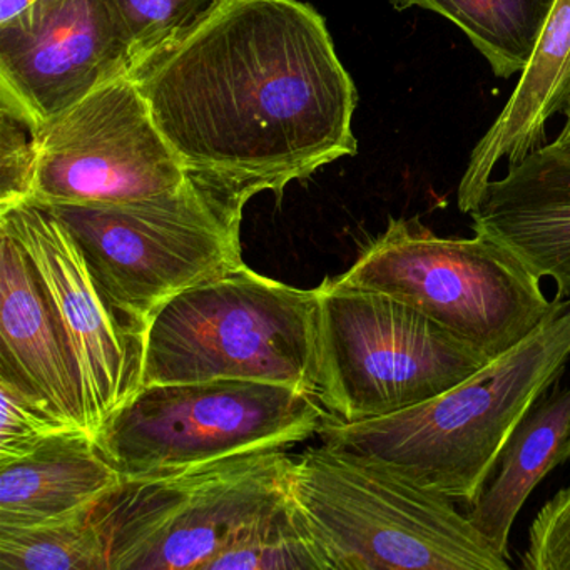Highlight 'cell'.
<instances>
[{
	"instance_id": "cell-1",
	"label": "cell",
	"mask_w": 570,
	"mask_h": 570,
	"mask_svg": "<svg viewBox=\"0 0 570 570\" xmlns=\"http://www.w3.org/2000/svg\"><path fill=\"white\" fill-rule=\"evenodd\" d=\"M132 78L189 178L243 212L356 155V95L299 0H223Z\"/></svg>"
},
{
	"instance_id": "cell-2",
	"label": "cell",
	"mask_w": 570,
	"mask_h": 570,
	"mask_svg": "<svg viewBox=\"0 0 570 570\" xmlns=\"http://www.w3.org/2000/svg\"><path fill=\"white\" fill-rule=\"evenodd\" d=\"M570 360V298L522 342L422 405L345 423L330 416L323 445L368 456L420 487L466 507L492 479L513 430L549 392Z\"/></svg>"
},
{
	"instance_id": "cell-3",
	"label": "cell",
	"mask_w": 570,
	"mask_h": 570,
	"mask_svg": "<svg viewBox=\"0 0 570 570\" xmlns=\"http://www.w3.org/2000/svg\"><path fill=\"white\" fill-rule=\"evenodd\" d=\"M289 495L332 570H507L455 500L368 456L322 445L295 456Z\"/></svg>"
},
{
	"instance_id": "cell-4",
	"label": "cell",
	"mask_w": 570,
	"mask_h": 570,
	"mask_svg": "<svg viewBox=\"0 0 570 570\" xmlns=\"http://www.w3.org/2000/svg\"><path fill=\"white\" fill-rule=\"evenodd\" d=\"M318 286L295 288L242 266L156 313L142 386L248 380L318 396Z\"/></svg>"
},
{
	"instance_id": "cell-5",
	"label": "cell",
	"mask_w": 570,
	"mask_h": 570,
	"mask_svg": "<svg viewBox=\"0 0 570 570\" xmlns=\"http://www.w3.org/2000/svg\"><path fill=\"white\" fill-rule=\"evenodd\" d=\"M42 208L71 233L99 288L142 335L175 296L245 266L243 212L189 176L141 202Z\"/></svg>"
},
{
	"instance_id": "cell-6",
	"label": "cell",
	"mask_w": 570,
	"mask_h": 570,
	"mask_svg": "<svg viewBox=\"0 0 570 570\" xmlns=\"http://www.w3.org/2000/svg\"><path fill=\"white\" fill-rule=\"evenodd\" d=\"M333 279L405 303L490 358L527 338L553 308L540 279L505 248L479 233L435 235L419 216L390 218Z\"/></svg>"
},
{
	"instance_id": "cell-7",
	"label": "cell",
	"mask_w": 570,
	"mask_h": 570,
	"mask_svg": "<svg viewBox=\"0 0 570 570\" xmlns=\"http://www.w3.org/2000/svg\"><path fill=\"white\" fill-rule=\"evenodd\" d=\"M330 413L313 393L248 380L145 385L95 433L122 480L151 479L245 453L286 449Z\"/></svg>"
},
{
	"instance_id": "cell-8",
	"label": "cell",
	"mask_w": 570,
	"mask_h": 570,
	"mask_svg": "<svg viewBox=\"0 0 570 570\" xmlns=\"http://www.w3.org/2000/svg\"><path fill=\"white\" fill-rule=\"evenodd\" d=\"M318 293V400L338 422L422 405L492 360L392 296L333 278Z\"/></svg>"
},
{
	"instance_id": "cell-9",
	"label": "cell",
	"mask_w": 570,
	"mask_h": 570,
	"mask_svg": "<svg viewBox=\"0 0 570 570\" xmlns=\"http://www.w3.org/2000/svg\"><path fill=\"white\" fill-rule=\"evenodd\" d=\"M293 465L278 449L122 480L92 505L109 570H206L249 522L288 495Z\"/></svg>"
},
{
	"instance_id": "cell-10",
	"label": "cell",
	"mask_w": 570,
	"mask_h": 570,
	"mask_svg": "<svg viewBox=\"0 0 570 570\" xmlns=\"http://www.w3.org/2000/svg\"><path fill=\"white\" fill-rule=\"evenodd\" d=\"M36 205H125L185 185L132 76L106 82L32 132Z\"/></svg>"
},
{
	"instance_id": "cell-11",
	"label": "cell",
	"mask_w": 570,
	"mask_h": 570,
	"mask_svg": "<svg viewBox=\"0 0 570 570\" xmlns=\"http://www.w3.org/2000/svg\"><path fill=\"white\" fill-rule=\"evenodd\" d=\"M38 269L78 366L89 432L142 386L145 335L112 306L89 272L71 233L42 206L21 203L0 212Z\"/></svg>"
},
{
	"instance_id": "cell-12",
	"label": "cell",
	"mask_w": 570,
	"mask_h": 570,
	"mask_svg": "<svg viewBox=\"0 0 570 570\" xmlns=\"http://www.w3.org/2000/svg\"><path fill=\"white\" fill-rule=\"evenodd\" d=\"M125 76L131 58L106 0H38L0 24V112L31 132Z\"/></svg>"
},
{
	"instance_id": "cell-13",
	"label": "cell",
	"mask_w": 570,
	"mask_h": 570,
	"mask_svg": "<svg viewBox=\"0 0 570 570\" xmlns=\"http://www.w3.org/2000/svg\"><path fill=\"white\" fill-rule=\"evenodd\" d=\"M0 379L9 380L52 416L88 429L81 380L61 323L35 263L0 228Z\"/></svg>"
},
{
	"instance_id": "cell-14",
	"label": "cell",
	"mask_w": 570,
	"mask_h": 570,
	"mask_svg": "<svg viewBox=\"0 0 570 570\" xmlns=\"http://www.w3.org/2000/svg\"><path fill=\"white\" fill-rule=\"evenodd\" d=\"M473 233L487 236L533 276L556 283L553 299L570 298V159L547 149L490 179L470 213Z\"/></svg>"
},
{
	"instance_id": "cell-15",
	"label": "cell",
	"mask_w": 570,
	"mask_h": 570,
	"mask_svg": "<svg viewBox=\"0 0 570 570\" xmlns=\"http://www.w3.org/2000/svg\"><path fill=\"white\" fill-rule=\"evenodd\" d=\"M569 109L570 0H556L512 96L470 155L456 198L460 212L476 209L502 159L515 165L546 146L547 122Z\"/></svg>"
},
{
	"instance_id": "cell-16",
	"label": "cell",
	"mask_w": 570,
	"mask_h": 570,
	"mask_svg": "<svg viewBox=\"0 0 570 570\" xmlns=\"http://www.w3.org/2000/svg\"><path fill=\"white\" fill-rule=\"evenodd\" d=\"M121 482L89 430H62L24 455L0 460V527L62 519Z\"/></svg>"
},
{
	"instance_id": "cell-17",
	"label": "cell",
	"mask_w": 570,
	"mask_h": 570,
	"mask_svg": "<svg viewBox=\"0 0 570 570\" xmlns=\"http://www.w3.org/2000/svg\"><path fill=\"white\" fill-rule=\"evenodd\" d=\"M569 430L570 386H560L559 380L513 430L492 479L469 507L472 525L507 560L510 532L530 493L547 473L566 463Z\"/></svg>"
},
{
	"instance_id": "cell-18",
	"label": "cell",
	"mask_w": 570,
	"mask_h": 570,
	"mask_svg": "<svg viewBox=\"0 0 570 570\" xmlns=\"http://www.w3.org/2000/svg\"><path fill=\"white\" fill-rule=\"evenodd\" d=\"M556 0H392L396 11L425 9L452 21L497 78L522 75Z\"/></svg>"
},
{
	"instance_id": "cell-19",
	"label": "cell",
	"mask_w": 570,
	"mask_h": 570,
	"mask_svg": "<svg viewBox=\"0 0 570 570\" xmlns=\"http://www.w3.org/2000/svg\"><path fill=\"white\" fill-rule=\"evenodd\" d=\"M332 570L328 553L292 495L249 522L206 570Z\"/></svg>"
},
{
	"instance_id": "cell-20",
	"label": "cell",
	"mask_w": 570,
	"mask_h": 570,
	"mask_svg": "<svg viewBox=\"0 0 570 570\" xmlns=\"http://www.w3.org/2000/svg\"><path fill=\"white\" fill-rule=\"evenodd\" d=\"M92 505L36 525L0 527V570H109Z\"/></svg>"
},
{
	"instance_id": "cell-21",
	"label": "cell",
	"mask_w": 570,
	"mask_h": 570,
	"mask_svg": "<svg viewBox=\"0 0 570 570\" xmlns=\"http://www.w3.org/2000/svg\"><path fill=\"white\" fill-rule=\"evenodd\" d=\"M129 49L132 76L185 38L223 0H106Z\"/></svg>"
},
{
	"instance_id": "cell-22",
	"label": "cell",
	"mask_w": 570,
	"mask_h": 570,
	"mask_svg": "<svg viewBox=\"0 0 570 570\" xmlns=\"http://www.w3.org/2000/svg\"><path fill=\"white\" fill-rule=\"evenodd\" d=\"M0 460L24 455L55 433L75 429L52 416L9 380L0 379Z\"/></svg>"
},
{
	"instance_id": "cell-23",
	"label": "cell",
	"mask_w": 570,
	"mask_h": 570,
	"mask_svg": "<svg viewBox=\"0 0 570 570\" xmlns=\"http://www.w3.org/2000/svg\"><path fill=\"white\" fill-rule=\"evenodd\" d=\"M520 567L570 570V485L550 497L533 519Z\"/></svg>"
},
{
	"instance_id": "cell-24",
	"label": "cell",
	"mask_w": 570,
	"mask_h": 570,
	"mask_svg": "<svg viewBox=\"0 0 570 570\" xmlns=\"http://www.w3.org/2000/svg\"><path fill=\"white\" fill-rule=\"evenodd\" d=\"M35 171L32 132L0 112V212L31 199Z\"/></svg>"
},
{
	"instance_id": "cell-25",
	"label": "cell",
	"mask_w": 570,
	"mask_h": 570,
	"mask_svg": "<svg viewBox=\"0 0 570 570\" xmlns=\"http://www.w3.org/2000/svg\"><path fill=\"white\" fill-rule=\"evenodd\" d=\"M38 0H0V24L11 21L16 16L31 8Z\"/></svg>"
},
{
	"instance_id": "cell-26",
	"label": "cell",
	"mask_w": 570,
	"mask_h": 570,
	"mask_svg": "<svg viewBox=\"0 0 570 570\" xmlns=\"http://www.w3.org/2000/svg\"><path fill=\"white\" fill-rule=\"evenodd\" d=\"M547 149L556 153V155L562 156V158L570 159V109L566 115V126H563L562 132L556 141L546 145Z\"/></svg>"
},
{
	"instance_id": "cell-27",
	"label": "cell",
	"mask_w": 570,
	"mask_h": 570,
	"mask_svg": "<svg viewBox=\"0 0 570 570\" xmlns=\"http://www.w3.org/2000/svg\"><path fill=\"white\" fill-rule=\"evenodd\" d=\"M563 456H566V462H567V460L570 459V430H569V439H567V443H566V453H563Z\"/></svg>"
}]
</instances>
